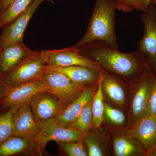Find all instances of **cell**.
<instances>
[{
  "instance_id": "obj_10",
  "label": "cell",
  "mask_w": 156,
  "mask_h": 156,
  "mask_svg": "<svg viewBox=\"0 0 156 156\" xmlns=\"http://www.w3.org/2000/svg\"><path fill=\"white\" fill-rule=\"evenodd\" d=\"M30 105L35 119L37 123L56 119L66 108L59 98L48 90L36 94L30 101Z\"/></svg>"
},
{
  "instance_id": "obj_33",
  "label": "cell",
  "mask_w": 156,
  "mask_h": 156,
  "mask_svg": "<svg viewBox=\"0 0 156 156\" xmlns=\"http://www.w3.org/2000/svg\"><path fill=\"white\" fill-rule=\"evenodd\" d=\"M54 0H42L43 2H50L53 3L54 2Z\"/></svg>"
},
{
  "instance_id": "obj_12",
  "label": "cell",
  "mask_w": 156,
  "mask_h": 156,
  "mask_svg": "<svg viewBox=\"0 0 156 156\" xmlns=\"http://www.w3.org/2000/svg\"><path fill=\"white\" fill-rule=\"evenodd\" d=\"M43 2L42 0H34L24 12L4 28L0 36V49L11 43L23 42V35L29 22Z\"/></svg>"
},
{
  "instance_id": "obj_32",
  "label": "cell",
  "mask_w": 156,
  "mask_h": 156,
  "mask_svg": "<svg viewBox=\"0 0 156 156\" xmlns=\"http://www.w3.org/2000/svg\"><path fill=\"white\" fill-rule=\"evenodd\" d=\"M146 156H156V146L151 150L147 153Z\"/></svg>"
},
{
  "instance_id": "obj_24",
  "label": "cell",
  "mask_w": 156,
  "mask_h": 156,
  "mask_svg": "<svg viewBox=\"0 0 156 156\" xmlns=\"http://www.w3.org/2000/svg\"><path fill=\"white\" fill-rule=\"evenodd\" d=\"M70 127L76 129L84 134L93 128L92 100L84 107L74 122Z\"/></svg>"
},
{
  "instance_id": "obj_15",
  "label": "cell",
  "mask_w": 156,
  "mask_h": 156,
  "mask_svg": "<svg viewBox=\"0 0 156 156\" xmlns=\"http://www.w3.org/2000/svg\"><path fill=\"white\" fill-rule=\"evenodd\" d=\"M107 128L110 133L115 156H146V151L138 140L113 128Z\"/></svg>"
},
{
  "instance_id": "obj_3",
  "label": "cell",
  "mask_w": 156,
  "mask_h": 156,
  "mask_svg": "<svg viewBox=\"0 0 156 156\" xmlns=\"http://www.w3.org/2000/svg\"><path fill=\"white\" fill-rule=\"evenodd\" d=\"M156 79V73L148 66L136 79L128 83L127 126H133L149 115L150 101Z\"/></svg>"
},
{
  "instance_id": "obj_4",
  "label": "cell",
  "mask_w": 156,
  "mask_h": 156,
  "mask_svg": "<svg viewBox=\"0 0 156 156\" xmlns=\"http://www.w3.org/2000/svg\"><path fill=\"white\" fill-rule=\"evenodd\" d=\"M40 79L44 82L48 91L58 97L66 107L89 87L75 83L64 74L50 69L47 65Z\"/></svg>"
},
{
  "instance_id": "obj_34",
  "label": "cell",
  "mask_w": 156,
  "mask_h": 156,
  "mask_svg": "<svg viewBox=\"0 0 156 156\" xmlns=\"http://www.w3.org/2000/svg\"><path fill=\"white\" fill-rule=\"evenodd\" d=\"M151 3H152V4H153L154 5H156V0H152Z\"/></svg>"
},
{
  "instance_id": "obj_22",
  "label": "cell",
  "mask_w": 156,
  "mask_h": 156,
  "mask_svg": "<svg viewBox=\"0 0 156 156\" xmlns=\"http://www.w3.org/2000/svg\"><path fill=\"white\" fill-rule=\"evenodd\" d=\"M106 128H123L128 126V118L126 112L109 104L104 103L103 123Z\"/></svg>"
},
{
  "instance_id": "obj_31",
  "label": "cell",
  "mask_w": 156,
  "mask_h": 156,
  "mask_svg": "<svg viewBox=\"0 0 156 156\" xmlns=\"http://www.w3.org/2000/svg\"><path fill=\"white\" fill-rule=\"evenodd\" d=\"M6 88L3 83L2 77L0 76V101L2 98L3 95L5 91Z\"/></svg>"
},
{
  "instance_id": "obj_27",
  "label": "cell",
  "mask_w": 156,
  "mask_h": 156,
  "mask_svg": "<svg viewBox=\"0 0 156 156\" xmlns=\"http://www.w3.org/2000/svg\"><path fill=\"white\" fill-rule=\"evenodd\" d=\"M135 0H118V10L125 12H131L134 10Z\"/></svg>"
},
{
  "instance_id": "obj_6",
  "label": "cell",
  "mask_w": 156,
  "mask_h": 156,
  "mask_svg": "<svg viewBox=\"0 0 156 156\" xmlns=\"http://www.w3.org/2000/svg\"><path fill=\"white\" fill-rule=\"evenodd\" d=\"M84 134L75 128L65 127L57 123L56 119L38 123V128L34 141L42 151L51 141L58 142H74L83 138Z\"/></svg>"
},
{
  "instance_id": "obj_2",
  "label": "cell",
  "mask_w": 156,
  "mask_h": 156,
  "mask_svg": "<svg viewBox=\"0 0 156 156\" xmlns=\"http://www.w3.org/2000/svg\"><path fill=\"white\" fill-rule=\"evenodd\" d=\"M117 2L118 0H95L86 34L71 48L78 49L99 43L119 49L115 31Z\"/></svg>"
},
{
  "instance_id": "obj_26",
  "label": "cell",
  "mask_w": 156,
  "mask_h": 156,
  "mask_svg": "<svg viewBox=\"0 0 156 156\" xmlns=\"http://www.w3.org/2000/svg\"><path fill=\"white\" fill-rule=\"evenodd\" d=\"M20 105L12 107L6 112L0 114V144L12 136V117Z\"/></svg>"
},
{
  "instance_id": "obj_9",
  "label": "cell",
  "mask_w": 156,
  "mask_h": 156,
  "mask_svg": "<svg viewBox=\"0 0 156 156\" xmlns=\"http://www.w3.org/2000/svg\"><path fill=\"white\" fill-rule=\"evenodd\" d=\"M140 19L144 26V33L137 43V50L145 56L150 66L156 73V5L151 3Z\"/></svg>"
},
{
  "instance_id": "obj_29",
  "label": "cell",
  "mask_w": 156,
  "mask_h": 156,
  "mask_svg": "<svg viewBox=\"0 0 156 156\" xmlns=\"http://www.w3.org/2000/svg\"><path fill=\"white\" fill-rule=\"evenodd\" d=\"M152 0H135L134 10L146 12L149 9Z\"/></svg>"
},
{
  "instance_id": "obj_14",
  "label": "cell",
  "mask_w": 156,
  "mask_h": 156,
  "mask_svg": "<svg viewBox=\"0 0 156 156\" xmlns=\"http://www.w3.org/2000/svg\"><path fill=\"white\" fill-rule=\"evenodd\" d=\"M12 136H21L34 140L38 123L35 119L30 102L20 105L12 119Z\"/></svg>"
},
{
  "instance_id": "obj_11",
  "label": "cell",
  "mask_w": 156,
  "mask_h": 156,
  "mask_svg": "<svg viewBox=\"0 0 156 156\" xmlns=\"http://www.w3.org/2000/svg\"><path fill=\"white\" fill-rule=\"evenodd\" d=\"M48 90L44 82L40 79L11 88H6L0 101V105L10 108L16 105L29 102L36 94Z\"/></svg>"
},
{
  "instance_id": "obj_13",
  "label": "cell",
  "mask_w": 156,
  "mask_h": 156,
  "mask_svg": "<svg viewBox=\"0 0 156 156\" xmlns=\"http://www.w3.org/2000/svg\"><path fill=\"white\" fill-rule=\"evenodd\" d=\"M136 139L147 151H149L156 146V118L148 115L131 126L114 128Z\"/></svg>"
},
{
  "instance_id": "obj_19",
  "label": "cell",
  "mask_w": 156,
  "mask_h": 156,
  "mask_svg": "<svg viewBox=\"0 0 156 156\" xmlns=\"http://www.w3.org/2000/svg\"><path fill=\"white\" fill-rule=\"evenodd\" d=\"M47 67L65 75L73 82L81 86L89 87L99 81L104 70L81 66H73L66 67Z\"/></svg>"
},
{
  "instance_id": "obj_25",
  "label": "cell",
  "mask_w": 156,
  "mask_h": 156,
  "mask_svg": "<svg viewBox=\"0 0 156 156\" xmlns=\"http://www.w3.org/2000/svg\"><path fill=\"white\" fill-rule=\"evenodd\" d=\"M60 150L69 156H88V151L83 137L76 141L57 143Z\"/></svg>"
},
{
  "instance_id": "obj_8",
  "label": "cell",
  "mask_w": 156,
  "mask_h": 156,
  "mask_svg": "<svg viewBox=\"0 0 156 156\" xmlns=\"http://www.w3.org/2000/svg\"><path fill=\"white\" fill-rule=\"evenodd\" d=\"M41 52L47 65L53 67L81 66L103 70L97 62L81 54L76 49L68 48L61 50H43Z\"/></svg>"
},
{
  "instance_id": "obj_28",
  "label": "cell",
  "mask_w": 156,
  "mask_h": 156,
  "mask_svg": "<svg viewBox=\"0 0 156 156\" xmlns=\"http://www.w3.org/2000/svg\"><path fill=\"white\" fill-rule=\"evenodd\" d=\"M150 115L156 118V79L150 101Z\"/></svg>"
},
{
  "instance_id": "obj_18",
  "label": "cell",
  "mask_w": 156,
  "mask_h": 156,
  "mask_svg": "<svg viewBox=\"0 0 156 156\" xmlns=\"http://www.w3.org/2000/svg\"><path fill=\"white\" fill-rule=\"evenodd\" d=\"M98 82L87 88L76 100L60 112L56 119L59 125L70 127L74 122L84 107L93 98Z\"/></svg>"
},
{
  "instance_id": "obj_23",
  "label": "cell",
  "mask_w": 156,
  "mask_h": 156,
  "mask_svg": "<svg viewBox=\"0 0 156 156\" xmlns=\"http://www.w3.org/2000/svg\"><path fill=\"white\" fill-rule=\"evenodd\" d=\"M101 77L96 92L92 99L93 127L98 128L103 125L104 113V98L101 85Z\"/></svg>"
},
{
  "instance_id": "obj_17",
  "label": "cell",
  "mask_w": 156,
  "mask_h": 156,
  "mask_svg": "<svg viewBox=\"0 0 156 156\" xmlns=\"http://www.w3.org/2000/svg\"><path fill=\"white\" fill-rule=\"evenodd\" d=\"M42 151L34 140L11 136L0 144V156L42 155Z\"/></svg>"
},
{
  "instance_id": "obj_30",
  "label": "cell",
  "mask_w": 156,
  "mask_h": 156,
  "mask_svg": "<svg viewBox=\"0 0 156 156\" xmlns=\"http://www.w3.org/2000/svg\"><path fill=\"white\" fill-rule=\"evenodd\" d=\"M14 0H0V12L7 8Z\"/></svg>"
},
{
  "instance_id": "obj_5",
  "label": "cell",
  "mask_w": 156,
  "mask_h": 156,
  "mask_svg": "<svg viewBox=\"0 0 156 156\" xmlns=\"http://www.w3.org/2000/svg\"><path fill=\"white\" fill-rule=\"evenodd\" d=\"M46 65L41 52L34 51L2 77L4 86L11 88L40 79Z\"/></svg>"
},
{
  "instance_id": "obj_20",
  "label": "cell",
  "mask_w": 156,
  "mask_h": 156,
  "mask_svg": "<svg viewBox=\"0 0 156 156\" xmlns=\"http://www.w3.org/2000/svg\"><path fill=\"white\" fill-rule=\"evenodd\" d=\"M101 127L92 128L84 135L88 156H106L111 153V142L108 134L101 131Z\"/></svg>"
},
{
  "instance_id": "obj_21",
  "label": "cell",
  "mask_w": 156,
  "mask_h": 156,
  "mask_svg": "<svg viewBox=\"0 0 156 156\" xmlns=\"http://www.w3.org/2000/svg\"><path fill=\"white\" fill-rule=\"evenodd\" d=\"M34 0H14L0 12V29L4 28L28 8Z\"/></svg>"
},
{
  "instance_id": "obj_1",
  "label": "cell",
  "mask_w": 156,
  "mask_h": 156,
  "mask_svg": "<svg viewBox=\"0 0 156 156\" xmlns=\"http://www.w3.org/2000/svg\"><path fill=\"white\" fill-rule=\"evenodd\" d=\"M84 56L97 62L105 71L129 83L150 66L147 58L138 50L123 53L101 43L89 44L76 49Z\"/></svg>"
},
{
  "instance_id": "obj_16",
  "label": "cell",
  "mask_w": 156,
  "mask_h": 156,
  "mask_svg": "<svg viewBox=\"0 0 156 156\" xmlns=\"http://www.w3.org/2000/svg\"><path fill=\"white\" fill-rule=\"evenodd\" d=\"M34 51L23 42H15L0 49V76L2 77Z\"/></svg>"
},
{
  "instance_id": "obj_7",
  "label": "cell",
  "mask_w": 156,
  "mask_h": 156,
  "mask_svg": "<svg viewBox=\"0 0 156 156\" xmlns=\"http://www.w3.org/2000/svg\"><path fill=\"white\" fill-rule=\"evenodd\" d=\"M101 85L105 101L126 113L128 105V83L119 77L104 70Z\"/></svg>"
}]
</instances>
